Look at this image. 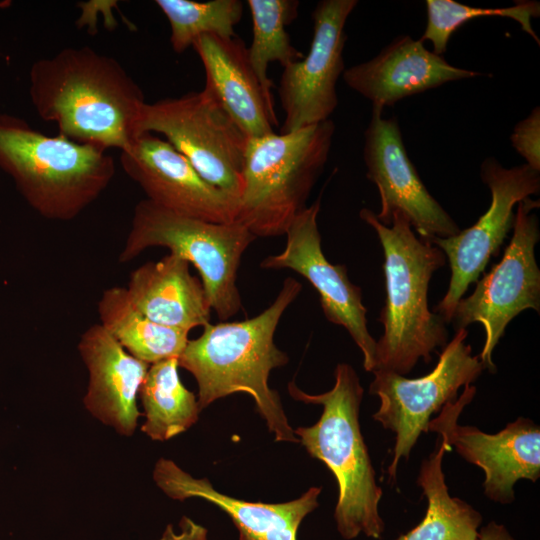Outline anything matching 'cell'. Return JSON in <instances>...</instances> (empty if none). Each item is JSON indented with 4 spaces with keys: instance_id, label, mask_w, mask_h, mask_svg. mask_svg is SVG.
<instances>
[{
    "instance_id": "15",
    "label": "cell",
    "mask_w": 540,
    "mask_h": 540,
    "mask_svg": "<svg viewBox=\"0 0 540 540\" xmlns=\"http://www.w3.org/2000/svg\"><path fill=\"white\" fill-rule=\"evenodd\" d=\"M320 206L318 198L298 214L285 233L283 251L266 257L260 266L291 269L306 278L319 294L326 319L347 330L362 352L364 369L372 372L376 364V340L368 330L362 290L349 280L345 265L331 264L325 257L317 223Z\"/></svg>"
},
{
    "instance_id": "10",
    "label": "cell",
    "mask_w": 540,
    "mask_h": 540,
    "mask_svg": "<svg viewBox=\"0 0 540 540\" xmlns=\"http://www.w3.org/2000/svg\"><path fill=\"white\" fill-rule=\"evenodd\" d=\"M538 207L539 200L531 197L517 204L513 235L501 260L478 279L471 295L459 300L450 321L454 330L482 324L485 342L478 356L492 373L496 371L492 353L509 322L527 309L540 312V270L535 258L540 230L532 213Z\"/></svg>"
},
{
    "instance_id": "27",
    "label": "cell",
    "mask_w": 540,
    "mask_h": 540,
    "mask_svg": "<svg viewBox=\"0 0 540 540\" xmlns=\"http://www.w3.org/2000/svg\"><path fill=\"white\" fill-rule=\"evenodd\" d=\"M427 25L420 40L429 41L433 52L443 55L452 34L471 19L485 16L506 17L516 21L521 29L540 45V39L532 27V18L539 17L538 1H516L502 8H483L461 4L453 0H427Z\"/></svg>"
},
{
    "instance_id": "14",
    "label": "cell",
    "mask_w": 540,
    "mask_h": 540,
    "mask_svg": "<svg viewBox=\"0 0 540 540\" xmlns=\"http://www.w3.org/2000/svg\"><path fill=\"white\" fill-rule=\"evenodd\" d=\"M383 108L372 106L364 132L366 176L378 189L381 210L376 218L390 226L396 212L405 215L414 232L427 241L448 238L460 227L429 193L405 149L395 117L384 118Z\"/></svg>"
},
{
    "instance_id": "3",
    "label": "cell",
    "mask_w": 540,
    "mask_h": 540,
    "mask_svg": "<svg viewBox=\"0 0 540 540\" xmlns=\"http://www.w3.org/2000/svg\"><path fill=\"white\" fill-rule=\"evenodd\" d=\"M359 216L376 232L384 255L386 299L378 318L383 333L376 341L374 370L406 375L420 359L429 363L431 354L448 343L447 323L428 306L429 282L446 257L416 235L400 212L393 215L390 226L379 222L368 208L361 209Z\"/></svg>"
},
{
    "instance_id": "6",
    "label": "cell",
    "mask_w": 540,
    "mask_h": 540,
    "mask_svg": "<svg viewBox=\"0 0 540 540\" xmlns=\"http://www.w3.org/2000/svg\"><path fill=\"white\" fill-rule=\"evenodd\" d=\"M334 133L329 119L288 133L247 138L236 221L256 237L284 235L307 208Z\"/></svg>"
},
{
    "instance_id": "8",
    "label": "cell",
    "mask_w": 540,
    "mask_h": 540,
    "mask_svg": "<svg viewBox=\"0 0 540 540\" xmlns=\"http://www.w3.org/2000/svg\"><path fill=\"white\" fill-rule=\"evenodd\" d=\"M136 132L163 135L206 182L239 202L247 137L207 91L146 102Z\"/></svg>"
},
{
    "instance_id": "26",
    "label": "cell",
    "mask_w": 540,
    "mask_h": 540,
    "mask_svg": "<svg viewBox=\"0 0 540 540\" xmlns=\"http://www.w3.org/2000/svg\"><path fill=\"white\" fill-rule=\"evenodd\" d=\"M170 25V44L177 54L192 47L203 35L235 37L234 27L243 15L240 0H156Z\"/></svg>"
},
{
    "instance_id": "19",
    "label": "cell",
    "mask_w": 540,
    "mask_h": 540,
    "mask_svg": "<svg viewBox=\"0 0 540 540\" xmlns=\"http://www.w3.org/2000/svg\"><path fill=\"white\" fill-rule=\"evenodd\" d=\"M199 56L207 91L247 138L271 134L277 125L274 111L264 95L238 37L203 35L192 45Z\"/></svg>"
},
{
    "instance_id": "17",
    "label": "cell",
    "mask_w": 540,
    "mask_h": 540,
    "mask_svg": "<svg viewBox=\"0 0 540 540\" xmlns=\"http://www.w3.org/2000/svg\"><path fill=\"white\" fill-rule=\"evenodd\" d=\"M479 75L451 65L443 55L428 50L420 39L409 35L396 37L374 58L342 74L348 87L370 100L372 106L383 109L447 82Z\"/></svg>"
},
{
    "instance_id": "23",
    "label": "cell",
    "mask_w": 540,
    "mask_h": 540,
    "mask_svg": "<svg viewBox=\"0 0 540 540\" xmlns=\"http://www.w3.org/2000/svg\"><path fill=\"white\" fill-rule=\"evenodd\" d=\"M100 325L132 356L151 365L179 358L188 331L160 325L131 302L126 288L111 287L98 301Z\"/></svg>"
},
{
    "instance_id": "4",
    "label": "cell",
    "mask_w": 540,
    "mask_h": 540,
    "mask_svg": "<svg viewBox=\"0 0 540 540\" xmlns=\"http://www.w3.org/2000/svg\"><path fill=\"white\" fill-rule=\"evenodd\" d=\"M334 376L332 389L321 394H308L294 382L288 384L289 394L295 400L323 406L314 425L298 427L294 434L309 455L322 461L337 481L334 518L340 535L350 540L363 533L378 539L385 529L379 514L383 491L376 482L360 428L364 389L349 364L339 363Z\"/></svg>"
},
{
    "instance_id": "13",
    "label": "cell",
    "mask_w": 540,
    "mask_h": 540,
    "mask_svg": "<svg viewBox=\"0 0 540 540\" xmlns=\"http://www.w3.org/2000/svg\"><path fill=\"white\" fill-rule=\"evenodd\" d=\"M475 394V386H465L455 401L431 419L429 431L442 435L464 460L484 471L486 497L510 504L515 499L514 485L518 480L536 482L540 477V428L524 417L495 434L474 426H460L459 416Z\"/></svg>"
},
{
    "instance_id": "24",
    "label": "cell",
    "mask_w": 540,
    "mask_h": 540,
    "mask_svg": "<svg viewBox=\"0 0 540 540\" xmlns=\"http://www.w3.org/2000/svg\"><path fill=\"white\" fill-rule=\"evenodd\" d=\"M178 367V358L151 364L140 386L146 417L141 430L152 440H168L198 420V401L181 382Z\"/></svg>"
},
{
    "instance_id": "20",
    "label": "cell",
    "mask_w": 540,
    "mask_h": 540,
    "mask_svg": "<svg viewBox=\"0 0 540 540\" xmlns=\"http://www.w3.org/2000/svg\"><path fill=\"white\" fill-rule=\"evenodd\" d=\"M78 349L89 371L86 408L120 434L132 435L141 415L136 398L149 364L129 354L100 324L82 334Z\"/></svg>"
},
{
    "instance_id": "11",
    "label": "cell",
    "mask_w": 540,
    "mask_h": 540,
    "mask_svg": "<svg viewBox=\"0 0 540 540\" xmlns=\"http://www.w3.org/2000/svg\"><path fill=\"white\" fill-rule=\"evenodd\" d=\"M480 177L491 192L488 210L458 234L430 241L443 251L451 269L446 294L434 310L446 323L469 285L476 283L490 259L498 256L514 226V206L540 191V172L527 164L505 168L496 158L487 157L480 166Z\"/></svg>"
},
{
    "instance_id": "7",
    "label": "cell",
    "mask_w": 540,
    "mask_h": 540,
    "mask_svg": "<svg viewBox=\"0 0 540 540\" xmlns=\"http://www.w3.org/2000/svg\"><path fill=\"white\" fill-rule=\"evenodd\" d=\"M257 237L234 221L215 223L178 214L148 199L134 208L120 262L150 247H165L199 272L211 309L226 321L241 309L237 273L241 258Z\"/></svg>"
},
{
    "instance_id": "25",
    "label": "cell",
    "mask_w": 540,
    "mask_h": 540,
    "mask_svg": "<svg viewBox=\"0 0 540 540\" xmlns=\"http://www.w3.org/2000/svg\"><path fill=\"white\" fill-rule=\"evenodd\" d=\"M252 20V41L247 47L250 65L256 74L268 104L274 108L273 82L267 75L269 63L285 67L303 58L286 31L297 16L296 0H247Z\"/></svg>"
},
{
    "instance_id": "30",
    "label": "cell",
    "mask_w": 540,
    "mask_h": 540,
    "mask_svg": "<svg viewBox=\"0 0 540 540\" xmlns=\"http://www.w3.org/2000/svg\"><path fill=\"white\" fill-rule=\"evenodd\" d=\"M476 540H515L503 524L495 521L479 529Z\"/></svg>"
},
{
    "instance_id": "2",
    "label": "cell",
    "mask_w": 540,
    "mask_h": 540,
    "mask_svg": "<svg viewBox=\"0 0 540 540\" xmlns=\"http://www.w3.org/2000/svg\"><path fill=\"white\" fill-rule=\"evenodd\" d=\"M301 290L299 281L286 278L273 303L257 316L209 323L198 338L188 340L178 366L194 376L200 410L219 398L247 393L276 441L299 442L268 379L273 369L288 363L287 354L274 343V333Z\"/></svg>"
},
{
    "instance_id": "9",
    "label": "cell",
    "mask_w": 540,
    "mask_h": 540,
    "mask_svg": "<svg viewBox=\"0 0 540 540\" xmlns=\"http://www.w3.org/2000/svg\"><path fill=\"white\" fill-rule=\"evenodd\" d=\"M467 329L455 334L439 355L433 370L418 378L376 369L369 393L380 399L375 421L395 434L392 459L387 467L389 481L396 480L401 459L407 460L422 433L429 431L432 415L455 401L461 387L471 385L485 369L466 343Z\"/></svg>"
},
{
    "instance_id": "21",
    "label": "cell",
    "mask_w": 540,
    "mask_h": 540,
    "mask_svg": "<svg viewBox=\"0 0 540 540\" xmlns=\"http://www.w3.org/2000/svg\"><path fill=\"white\" fill-rule=\"evenodd\" d=\"M126 290L133 305L160 325L190 332L210 323L211 306L202 282L178 255L170 253L135 269Z\"/></svg>"
},
{
    "instance_id": "18",
    "label": "cell",
    "mask_w": 540,
    "mask_h": 540,
    "mask_svg": "<svg viewBox=\"0 0 540 540\" xmlns=\"http://www.w3.org/2000/svg\"><path fill=\"white\" fill-rule=\"evenodd\" d=\"M153 476L173 499L196 497L219 507L232 519L240 540H297L299 525L318 507L322 490L311 487L299 498L283 503L249 502L217 491L207 478H194L164 458L156 463Z\"/></svg>"
},
{
    "instance_id": "28",
    "label": "cell",
    "mask_w": 540,
    "mask_h": 540,
    "mask_svg": "<svg viewBox=\"0 0 540 540\" xmlns=\"http://www.w3.org/2000/svg\"><path fill=\"white\" fill-rule=\"evenodd\" d=\"M511 144L528 166L540 172V109L518 122L510 136Z\"/></svg>"
},
{
    "instance_id": "29",
    "label": "cell",
    "mask_w": 540,
    "mask_h": 540,
    "mask_svg": "<svg viewBox=\"0 0 540 540\" xmlns=\"http://www.w3.org/2000/svg\"><path fill=\"white\" fill-rule=\"evenodd\" d=\"M180 531L168 525L158 540H207V529L190 518L183 516L179 522Z\"/></svg>"
},
{
    "instance_id": "22",
    "label": "cell",
    "mask_w": 540,
    "mask_h": 540,
    "mask_svg": "<svg viewBox=\"0 0 540 540\" xmlns=\"http://www.w3.org/2000/svg\"><path fill=\"white\" fill-rule=\"evenodd\" d=\"M438 434L434 451L420 467L416 483L427 499L425 516L413 529L396 540H476L482 515L466 501L452 497L443 472V458L450 451Z\"/></svg>"
},
{
    "instance_id": "1",
    "label": "cell",
    "mask_w": 540,
    "mask_h": 540,
    "mask_svg": "<svg viewBox=\"0 0 540 540\" xmlns=\"http://www.w3.org/2000/svg\"><path fill=\"white\" fill-rule=\"evenodd\" d=\"M29 96L42 120L81 144L127 151L145 97L113 57L89 46L67 47L36 60L29 71Z\"/></svg>"
},
{
    "instance_id": "5",
    "label": "cell",
    "mask_w": 540,
    "mask_h": 540,
    "mask_svg": "<svg viewBox=\"0 0 540 540\" xmlns=\"http://www.w3.org/2000/svg\"><path fill=\"white\" fill-rule=\"evenodd\" d=\"M0 169L41 215L68 220L107 187L115 163L107 150L49 136L20 117L0 114Z\"/></svg>"
},
{
    "instance_id": "16",
    "label": "cell",
    "mask_w": 540,
    "mask_h": 540,
    "mask_svg": "<svg viewBox=\"0 0 540 540\" xmlns=\"http://www.w3.org/2000/svg\"><path fill=\"white\" fill-rule=\"evenodd\" d=\"M120 164L146 199L163 208L215 223L236 221L239 202L206 182L164 138L139 135L129 150L121 152Z\"/></svg>"
},
{
    "instance_id": "12",
    "label": "cell",
    "mask_w": 540,
    "mask_h": 540,
    "mask_svg": "<svg viewBox=\"0 0 540 540\" xmlns=\"http://www.w3.org/2000/svg\"><path fill=\"white\" fill-rule=\"evenodd\" d=\"M357 0H322L312 12L313 37L302 59L283 67L279 98L284 113L280 133L330 119L338 105L337 81L345 70V25Z\"/></svg>"
}]
</instances>
